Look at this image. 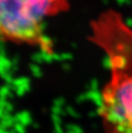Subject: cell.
Listing matches in <instances>:
<instances>
[{"label":"cell","mask_w":132,"mask_h":133,"mask_svg":"<svg viewBox=\"0 0 132 133\" xmlns=\"http://www.w3.org/2000/svg\"><path fill=\"white\" fill-rule=\"evenodd\" d=\"M90 39L105 52L110 70L99 102L105 132L132 133V28L109 10L93 20Z\"/></svg>","instance_id":"cell-1"},{"label":"cell","mask_w":132,"mask_h":133,"mask_svg":"<svg viewBox=\"0 0 132 133\" xmlns=\"http://www.w3.org/2000/svg\"><path fill=\"white\" fill-rule=\"evenodd\" d=\"M69 6V0H0V39L52 54L54 46L45 26Z\"/></svg>","instance_id":"cell-2"}]
</instances>
